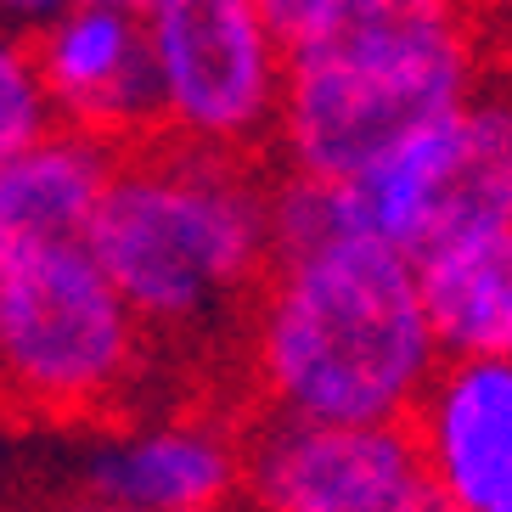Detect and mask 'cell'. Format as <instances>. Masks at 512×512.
Returning a JSON list of instances; mask_svg holds the SVG:
<instances>
[{
	"label": "cell",
	"mask_w": 512,
	"mask_h": 512,
	"mask_svg": "<svg viewBox=\"0 0 512 512\" xmlns=\"http://www.w3.org/2000/svg\"><path fill=\"white\" fill-rule=\"evenodd\" d=\"M141 23L169 130L231 152L276 141L287 51L259 0H152Z\"/></svg>",
	"instance_id": "obj_5"
},
{
	"label": "cell",
	"mask_w": 512,
	"mask_h": 512,
	"mask_svg": "<svg viewBox=\"0 0 512 512\" xmlns=\"http://www.w3.org/2000/svg\"><path fill=\"white\" fill-rule=\"evenodd\" d=\"M242 445L248 428L220 411H175L169 422H152L124 445H107V456L85 473V501L164 512L226 507L242 496Z\"/></svg>",
	"instance_id": "obj_9"
},
{
	"label": "cell",
	"mask_w": 512,
	"mask_h": 512,
	"mask_svg": "<svg viewBox=\"0 0 512 512\" xmlns=\"http://www.w3.org/2000/svg\"><path fill=\"white\" fill-rule=\"evenodd\" d=\"M479 51L462 12L361 23L287 57L276 147L293 169L349 181L400 136L451 113L479 85Z\"/></svg>",
	"instance_id": "obj_4"
},
{
	"label": "cell",
	"mask_w": 512,
	"mask_h": 512,
	"mask_svg": "<svg viewBox=\"0 0 512 512\" xmlns=\"http://www.w3.org/2000/svg\"><path fill=\"white\" fill-rule=\"evenodd\" d=\"M107 181V152L74 130H46L0 169V242L85 237Z\"/></svg>",
	"instance_id": "obj_11"
},
{
	"label": "cell",
	"mask_w": 512,
	"mask_h": 512,
	"mask_svg": "<svg viewBox=\"0 0 512 512\" xmlns=\"http://www.w3.org/2000/svg\"><path fill=\"white\" fill-rule=\"evenodd\" d=\"M411 265L439 355H512V226L439 237Z\"/></svg>",
	"instance_id": "obj_10"
},
{
	"label": "cell",
	"mask_w": 512,
	"mask_h": 512,
	"mask_svg": "<svg viewBox=\"0 0 512 512\" xmlns=\"http://www.w3.org/2000/svg\"><path fill=\"white\" fill-rule=\"evenodd\" d=\"M507 512H512V507H507Z\"/></svg>",
	"instance_id": "obj_16"
},
{
	"label": "cell",
	"mask_w": 512,
	"mask_h": 512,
	"mask_svg": "<svg viewBox=\"0 0 512 512\" xmlns=\"http://www.w3.org/2000/svg\"><path fill=\"white\" fill-rule=\"evenodd\" d=\"M29 51L57 130L119 152L169 124L141 12L74 0L57 23L29 29Z\"/></svg>",
	"instance_id": "obj_7"
},
{
	"label": "cell",
	"mask_w": 512,
	"mask_h": 512,
	"mask_svg": "<svg viewBox=\"0 0 512 512\" xmlns=\"http://www.w3.org/2000/svg\"><path fill=\"white\" fill-rule=\"evenodd\" d=\"M496 226H512V96L473 91L456 107V152L434 242Z\"/></svg>",
	"instance_id": "obj_12"
},
{
	"label": "cell",
	"mask_w": 512,
	"mask_h": 512,
	"mask_svg": "<svg viewBox=\"0 0 512 512\" xmlns=\"http://www.w3.org/2000/svg\"><path fill=\"white\" fill-rule=\"evenodd\" d=\"M439 507H512V355H439L411 406Z\"/></svg>",
	"instance_id": "obj_8"
},
{
	"label": "cell",
	"mask_w": 512,
	"mask_h": 512,
	"mask_svg": "<svg viewBox=\"0 0 512 512\" xmlns=\"http://www.w3.org/2000/svg\"><path fill=\"white\" fill-rule=\"evenodd\" d=\"M434 366L417 265L361 231L276 259L248 316V383L259 406L287 417H411Z\"/></svg>",
	"instance_id": "obj_2"
},
{
	"label": "cell",
	"mask_w": 512,
	"mask_h": 512,
	"mask_svg": "<svg viewBox=\"0 0 512 512\" xmlns=\"http://www.w3.org/2000/svg\"><path fill=\"white\" fill-rule=\"evenodd\" d=\"M0 6H17V12H40V6H68V0H0Z\"/></svg>",
	"instance_id": "obj_14"
},
{
	"label": "cell",
	"mask_w": 512,
	"mask_h": 512,
	"mask_svg": "<svg viewBox=\"0 0 512 512\" xmlns=\"http://www.w3.org/2000/svg\"><path fill=\"white\" fill-rule=\"evenodd\" d=\"M85 248L152 349H192L242 327L271 276V181L254 175V152L203 147L164 124L107 152Z\"/></svg>",
	"instance_id": "obj_1"
},
{
	"label": "cell",
	"mask_w": 512,
	"mask_h": 512,
	"mask_svg": "<svg viewBox=\"0 0 512 512\" xmlns=\"http://www.w3.org/2000/svg\"><path fill=\"white\" fill-rule=\"evenodd\" d=\"M242 496L276 512H434L411 417L316 422L271 411L242 445Z\"/></svg>",
	"instance_id": "obj_6"
},
{
	"label": "cell",
	"mask_w": 512,
	"mask_h": 512,
	"mask_svg": "<svg viewBox=\"0 0 512 512\" xmlns=\"http://www.w3.org/2000/svg\"><path fill=\"white\" fill-rule=\"evenodd\" d=\"M152 338L85 237L0 242V428H130Z\"/></svg>",
	"instance_id": "obj_3"
},
{
	"label": "cell",
	"mask_w": 512,
	"mask_h": 512,
	"mask_svg": "<svg viewBox=\"0 0 512 512\" xmlns=\"http://www.w3.org/2000/svg\"><path fill=\"white\" fill-rule=\"evenodd\" d=\"M46 130H57V119H51V102L40 91V74H34L29 34L0 40V169L23 147H34Z\"/></svg>",
	"instance_id": "obj_13"
},
{
	"label": "cell",
	"mask_w": 512,
	"mask_h": 512,
	"mask_svg": "<svg viewBox=\"0 0 512 512\" xmlns=\"http://www.w3.org/2000/svg\"><path fill=\"white\" fill-rule=\"evenodd\" d=\"M68 6H74V0H68ZM96 6H124V12H147L152 0H96Z\"/></svg>",
	"instance_id": "obj_15"
}]
</instances>
